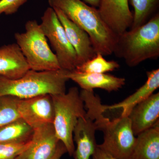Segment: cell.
<instances>
[{"instance_id": "cell-22", "label": "cell", "mask_w": 159, "mask_h": 159, "mask_svg": "<svg viewBox=\"0 0 159 159\" xmlns=\"http://www.w3.org/2000/svg\"><path fill=\"white\" fill-rule=\"evenodd\" d=\"M31 140L22 143H0V159L16 158L28 148Z\"/></svg>"}, {"instance_id": "cell-24", "label": "cell", "mask_w": 159, "mask_h": 159, "mask_svg": "<svg viewBox=\"0 0 159 159\" xmlns=\"http://www.w3.org/2000/svg\"><path fill=\"white\" fill-rule=\"evenodd\" d=\"M92 159H116L111 154L99 147L97 145L95 152L92 156Z\"/></svg>"}, {"instance_id": "cell-1", "label": "cell", "mask_w": 159, "mask_h": 159, "mask_svg": "<svg viewBox=\"0 0 159 159\" xmlns=\"http://www.w3.org/2000/svg\"><path fill=\"white\" fill-rule=\"evenodd\" d=\"M50 7L57 8L88 34L96 54L111 55L119 35L107 25L98 9L81 0H48Z\"/></svg>"}, {"instance_id": "cell-27", "label": "cell", "mask_w": 159, "mask_h": 159, "mask_svg": "<svg viewBox=\"0 0 159 159\" xmlns=\"http://www.w3.org/2000/svg\"><path fill=\"white\" fill-rule=\"evenodd\" d=\"M15 159H18L17 157V158H15Z\"/></svg>"}, {"instance_id": "cell-14", "label": "cell", "mask_w": 159, "mask_h": 159, "mask_svg": "<svg viewBox=\"0 0 159 159\" xmlns=\"http://www.w3.org/2000/svg\"><path fill=\"white\" fill-rule=\"evenodd\" d=\"M67 77L86 91H93L99 89L110 93L119 90L125 84V79L123 77L99 73H86L76 70L69 71Z\"/></svg>"}, {"instance_id": "cell-2", "label": "cell", "mask_w": 159, "mask_h": 159, "mask_svg": "<svg viewBox=\"0 0 159 159\" xmlns=\"http://www.w3.org/2000/svg\"><path fill=\"white\" fill-rule=\"evenodd\" d=\"M113 54L130 67L159 56V14L147 22L119 35Z\"/></svg>"}, {"instance_id": "cell-18", "label": "cell", "mask_w": 159, "mask_h": 159, "mask_svg": "<svg viewBox=\"0 0 159 159\" xmlns=\"http://www.w3.org/2000/svg\"><path fill=\"white\" fill-rule=\"evenodd\" d=\"M34 129L20 118L0 127V143H22L29 142Z\"/></svg>"}, {"instance_id": "cell-12", "label": "cell", "mask_w": 159, "mask_h": 159, "mask_svg": "<svg viewBox=\"0 0 159 159\" xmlns=\"http://www.w3.org/2000/svg\"><path fill=\"white\" fill-rule=\"evenodd\" d=\"M97 130L94 119L87 112L85 117L78 119L73 134L77 145L73 155L74 159H90L97 146L95 137Z\"/></svg>"}, {"instance_id": "cell-10", "label": "cell", "mask_w": 159, "mask_h": 159, "mask_svg": "<svg viewBox=\"0 0 159 159\" xmlns=\"http://www.w3.org/2000/svg\"><path fill=\"white\" fill-rule=\"evenodd\" d=\"M129 0H100L98 9L107 25L118 35L127 31L132 25L133 14Z\"/></svg>"}, {"instance_id": "cell-26", "label": "cell", "mask_w": 159, "mask_h": 159, "mask_svg": "<svg viewBox=\"0 0 159 159\" xmlns=\"http://www.w3.org/2000/svg\"><path fill=\"white\" fill-rule=\"evenodd\" d=\"M83 2L86 3L92 7L98 8L100 3V0H81Z\"/></svg>"}, {"instance_id": "cell-5", "label": "cell", "mask_w": 159, "mask_h": 159, "mask_svg": "<svg viewBox=\"0 0 159 159\" xmlns=\"http://www.w3.org/2000/svg\"><path fill=\"white\" fill-rule=\"evenodd\" d=\"M25 30L23 33H16L14 37L30 70L45 71L60 69L56 55L37 21H28Z\"/></svg>"}, {"instance_id": "cell-6", "label": "cell", "mask_w": 159, "mask_h": 159, "mask_svg": "<svg viewBox=\"0 0 159 159\" xmlns=\"http://www.w3.org/2000/svg\"><path fill=\"white\" fill-rule=\"evenodd\" d=\"M98 130L103 134V141L98 145L116 159H129L136 139L128 116H120L110 120L103 112L94 117Z\"/></svg>"}, {"instance_id": "cell-23", "label": "cell", "mask_w": 159, "mask_h": 159, "mask_svg": "<svg viewBox=\"0 0 159 159\" xmlns=\"http://www.w3.org/2000/svg\"><path fill=\"white\" fill-rule=\"evenodd\" d=\"M28 0H0V15H10L16 13Z\"/></svg>"}, {"instance_id": "cell-17", "label": "cell", "mask_w": 159, "mask_h": 159, "mask_svg": "<svg viewBox=\"0 0 159 159\" xmlns=\"http://www.w3.org/2000/svg\"><path fill=\"white\" fill-rule=\"evenodd\" d=\"M159 122L137 136L129 159H159Z\"/></svg>"}, {"instance_id": "cell-3", "label": "cell", "mask_w": 159, "mask_h": 159, "mask_svg": "<svg viewBox=\"0 0 159 159\" xmlns=\"http://www.w3.org/2000/svg\"><path fill=\"white\" fill-rule=\"evenodd\" d=\"M69 71H37L29 70L18 79H11L0 75V97L11 96L20 99L40 95H54L66 92V84L70 80Z\"/></svg>"}, {"instance_id": "cell-20", "label": "cell", "mask_w": 159, "mask_h": 159, "mask_svg": "<svg viewBox=\"0 0 159 159\" xmlns=\"http://www.w3.org/2000/svg\"><path fill=\"white\" fill-rule=\"evenodd\" d=\"M120 67L115 61H107L102 54L97 53L95 57L78 66L75 70L83 73L104 74Z\"/></svg>"}, {"instance_id": "cell-21", "label": "cell", "mask_w": 159, "mask_h": 159, "mask_svg": "<svg viewBox=\"0 0 159 159\" xmlns=\"http://www.w3.org/2000/svg\"><path fill=\"white\" fill-rule=\"evenodd\" d=\"M19 99L11 96L0 97V127L21 118L18 107Z\"/></svg>"}, {"instance_id": "cell-15", "label": "cell", "mask_w": 159, "mask_h": 159, "mask_svg": "<svg viewBox=\"0 0 159 159\" xmlns=\"http://www.w3.org/2000/svg\"><path fill=\"white\" fill-rule=\"evenodd\" d=\"M30 70L28 63L16 43L0 47V75L18 79Z\"/></svg>"}, {"instance_id": "cell-13", "label": "cell", "mask_w": 159, "mask_h": 159, "mask_svg": "<svg viewBox=\"0 0 159 159\" xmlns=\"http://www.w3.org/2000/svg\"><path fill=\"white\" fill-rule=\"evenodd\" d=\"M128 116L135 136L153 126L159 121V92L137 104Z\"/></svg>"}, {"instance_id": "cell-9", "label": "cell", "mask_w": 159, "mask_h": 159, "mask_svg": "<svg viewBox=\"0 0 159 159\" xmlns=\"http://www.w3.org/2000/svg\"><path fill=\"white\" fill-rule=\"evenodd\" d=\"M60 141L53 123L34 129L30 145L18 159H50L57 150Z\"/></svg>"}, {"instance_id": "cell-16", "label": "cell", "mask_w": 159, "mask_h": 159, "mask_svg": "<svg viewBox=\"0 0 159 159\" xmlns=\"http://www.w3.org/2000/svg\"><path fill=\"white\" fill-rule=\"evenodd\" d=\"M146 74L147 79L143 85L122 102L113 105H104L105 111L122 109L121 116H128L135 106L153 94L159 87V69L148 71Z\"/></svg>"}, {"instance_id": "cell-4", "label": "cell", "mask_w": 159, "mask_h": 159, "mask_svg": "<svg viewBox=\"0 0 159 159\" xmlns=\"http://www.w3.org/2000/svg\"><path fill=\"white\" fill-rule=\"evenodd\" d=\"M54 106L53 125L56 136L72 156L75 151L73 134L78 119L86 116L85 106L76 87L64 93L51 95Z\"/></svg>"}, {"instance_id": "cell-11", "label": "cell", "mask_w": 159, "mask_h": 159, "mask_svg": "<svg viewBox=\"0 0 159 159\" xmlns=\"http://www.w3.org/2000/svg\"><path fill=\"white\" fill-rule=\"evenodd\" d=\"M53 9L63 27L69 42L76 52L78 66L95 57L97 54L87 33L68 18L61 10L57 8Z\"/></svg>"}, {"instance_id": "cell-7", "label": "cell", "mask_w": 159, "mask_h": 159, "mask_svg": "<svg viewBox=\"0 0 159 159\" xmlns=\"http://www.w3.org/2000/svg\"><path fill=\"white\" fill-rule=\"evenodd\" d=\"M41 28L55 52L60 68L74 70L78 66L75 50L69 42L54 9L49 7L41 17Z\"/></svg>"}, {"instance_id": "cell-25", "label": "cell", "mask_w": 159, "mask_h": 159, "mask_svg": "<svg viewBox=\"0 0 159 159\" xmlns=\"http://www.w3.org/2000/svg\"><path fill=\"white\" fill-rule=\"evenodd\" d=\"M67 152L65 146L62 142H60L57 150L50 159H61L62 156Z\"/></svg>"}, {"instance_id": "cell-8", "label": "cell", "mask_w": 159, "mask_h": 159, "mask_svg": "<svg viewBox=\"0 0 159 159\" xmlns=\"http://www.w3.org/2000/svg\"><path fill=\"white\" fill-rule=\"evenodd\" d=\"M18 107L20 118L33 129L48 123L53 124L54 106L51 95L19 99Z\"/></svg>"}, {"instance_id": "cell-19", "label": "cell", "mask_w": 159, "mask_h": 159, "mask_svg": "<svg viewBox=\"0 0 159 159\" xmlns=\"http://www.w3.org/2000/svg\"><path fill=\"white\" fill-rule=\"evenodd\" d=\"M159 0H130L134 9L133 21L130 29L144 25L150 19L158 6Z\"/></svg>"}]
</instances>
